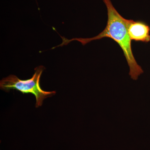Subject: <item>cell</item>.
Returning <instances> with one entry per match:
<instances>
[{
  "label": "cell",
  "instance_id": "1",
  "mask_svg": "<svg viewBox=\"0 0 150 150\" xmlns=\"http://www.w3.org/2000/svg\"><path fill=\"white\" fill-rule=\"evenodd\" d=\"M107 9L108 21L105 28L95 37L91 38H74L68 40L64 37L62 44L58 46L67 45L73 40H77L83 45L94 40L104 38H109L116 42L122 49L129 68V75L133 80H137L144 73L141 66L138 64L134 58L131 48V39L128 33V26L130 20L121 16L112 5L110 0H103Z\"/></svg>",
  "mask_w": 150,
  "mask_h": 150
},
{
  "label": "cell",
  "instance_id": "2",
  "mask_svg": "<svg viewBox=\"0 0 150 150\" xmlns=\"http://www.w3.org/2000/svg\"><path fill=\"white\" fill-rule=\"evenodd\" d=\"M46 69L40 66L35 69V73L29 79H20L16 76L10 75L4 78L0 81V88L2 90L8 92L11 90H15L23 94H32L36 99L35 108L42 106L43 100L48 98L56 95V91H46L41 88L40 85V78L42 73Z\"/></svg>",
  "mask_w": 150,
  "mask_h": 150
},
{
  "label": "cell",
  "instance_id": "3",
  "mask_svg": "<svg viewBox=\"0 0 150 150\" xmlns=\"http://www.w3.org/2000/svg\"><path fill=\"white\" fill-rule=\"evenodd\" d=\"M128 33L131 40L144 43L150 41V27L144 22L130 20Z\"/></svg>",
  "mask_w": 150,
  "mask_h": 150
}]
</instances>
